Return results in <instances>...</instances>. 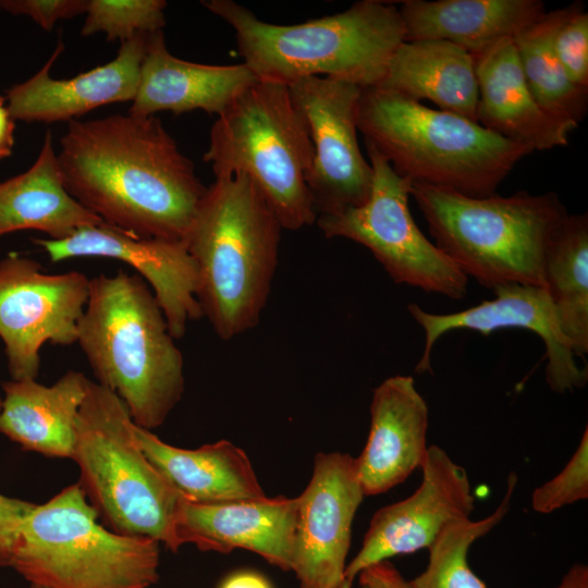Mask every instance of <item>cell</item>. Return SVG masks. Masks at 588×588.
Returning <instances> with one entry per match:
<instances>
[{"label":"cell","instance_id":"obj_37","mask_svg":"<svg viewBox=\"0 0 588 588\" xmlns=\"http://www.w3.org/2000/svg\"><path fill=\"white\" fill-rule=\"evenodd\" d=\"M553 588H588V567L584 564L573 565L564 575L559 586Z\"/></svg>","mask_w":588,"mask_h":588},{"label":"cell","instance_id":"obj_19","mask_svg":"<svg viewBox=\"0 0 588 588\" xmlns=\"http://www.w3.org/2000/svg\"><path fill=\"white\" fill-rule=\"evenodd\" d=\"M428 406L411 376H393L373 391L370 430L355 469L365 497L383 493L421 468L427 456Z\"/></svg>","mask_w":588,"mask_h":588},{"label":"cell","instance_id":"obj_18","mask_svg":"<svg viewBox=\"0 0 588 588\" xmlns=\"http://www.w3.org/2000/svg\"><path fill=\"white\" fill-rule=\"evenodd\" d=\"M150 34L122 41L115 58L69 79H54L50 70L63 51L60 40L44 66L12 86L5 102L14 120L53 123L72 121L108 103L133 101Z\"/></svg>","mask_w":588,"mask_h":588},{"label":"cell","instance_id":"obj_28","mask_svg":"<svg viewBox=\"0 0 588 588\" xmlns=\"http://www.w3.org/2000/svg\"><path fill=\"white\" fill-rule=\"evenodd\" d=\"M517 483L513 471L506 482L502 501L489 516L479 520H461L448 526L429 547L426 569L406 581L387 561L359 574L360 585L373 588H487L467 562L471 544L492 530L507 514Z\"/></svg>","mask_w":588,"mask_h":588},{"label":"cell","instance_id":"obj_35","mask_svg":"<svg viewBox=\"0 0 588 588\" xmlns=\"http://www.w3.org/2000/svg\"><path fill=\"white\" fill-rule=\"evenodd\" d=\"M14 121L5 103V98L0 97V161L12 154L15 143Z\"/></svg>","mask_w":588,"mask_h":588},{"label":"cell","instance_id":"obj_2","mask_svg":"<svg viewBox=\"0 0 588 588\" xmlns=\"http://www.w3.org/2000/svg\"><path fill=\"white\" fill-rule=\"evenodd\" d=\"M97 382L114 392L138 427H160L184 392V362L152 291L119 270L89 279L77 342Z\"/></svg>","mask_w":588,"mask_h":588},{"label":"cell","instance_id":"obj_13","mask_svg":"<svg viewBox=\"0 0 588 588\" xmlns=\"http://www.w3.org/2000/svg\"><path fill=\"white\" fill-rule=\"evenodd\" d=\"M420 469L422 480L412 495L373 514L360 550L346 565V579L390 558L429 549L448 526L470 518L475 498L462 466L430 445Z\"/></svg>","mask_w":588,"mask_h":588},{"label":"cell","instance_id":"obj_10","mask_svg":"<svg viewBox=\"0 0 588 588\" xmlns=\"http://www.w3.org/2000/svg\"><path fill=\"white\" fill-rule=\"evenodd\" d=\"M365 146L373 171L368 200L359 207L319 215V229L327 237L347 238L368 248L395 283L463 298L468 278L425 237L412 217V183L400 176L371 143L365 140Z\"/></svg>","mask_w":588,"mask_h":588},{"label":"cell","instance_id":"obj_38","mask_svg":"<svg viewBox=\"0 0 588 588\" xmlns=\"http://www.w3.org/2000/svg\"><path fill=\"white\" fill-rule=\"evenodd\" d=\"M352 583L353 581L345 579L338 588H352ZM362 588H373V587L368 586V585H362Z\"/></svg>","mask_w":588,"mask_h":588},{"label":"cell","instance_id":"obj_30","mask_svg":"<svg viewBox=\"0 0 588 588\" xmlns=\"http://www.w3.org/2000/svg\"><path fill=\"white\" fill-rule=\"evenodd\" d=\"M163 0H87L83 36L103 33L107 40H128L139 34L162 30Z\"/></svg>","mask_w":588,"mask_h":588},{"label":"cell","instance_id":"obj_16","mask_svg":"<svg viewBox=\"0 0 588 588\" xmlns=\"http://www.w3.org/2000/svg\"><path fill=\"white\" fill-rule=\"evenodd\" d=\"M493 291V299L453 314H431L416 304L407 306L425 332V346L416 371H431L432 348L449 331L473 330L487 335L500 329H526L535 332L544 343L548 359L546 380L550 388L558 393L583 388L588 379L587 367L581 368L577 364L546 289L512 283Z\"/></svg>","mask_w":588,"mask_h":588},{"label":"cell","instance_id":"obj_39","mask_svg":"<svg viewBox=\"0 0 588 588\" xmlns=\"http://www.w3.org/2000/svg\"><path fill=\"white\" fill-rule=\"evenodd\" d=\"M29 588H49V587L37 585V584H30Z\"/></svg>","mask_w":588,"mask_h":588},{"label":"cell","instance_id":"obj_11","mask_svg":"<svg viewBox=\"0 0 588 588\" xmlns=\"http://www.w3.org/2000/svg\"><path fill=\"white\" fill-rule=\"evenodd\" d=\"M88 294L83 272L45 273L38 261L17 254L0 260V339L12 380L38 377L46 342H77Z\"/></svg>","mask_w":588,"mask_h":588},{"label":"cell","instance_id":"obj_32","mask_svg":"<svg viewBox=\"0 0 588 588\" xmlns=\"http://www.w3.org/2000/svg\"><path fill=\"white\" fill-rule=\"evenodd\" d=\"M554 52L569 81L588 91V13L574 2L555 30Z\"/></svg>","mask_w":588,"mask_h":588},{"label":"cell","instance_id":"obj_40","mask_svg":"<svg viewBox=\"0 0 588 588\" xmlns=\"http://www.w3.org/2000/svg\"><path fill=\"white\" fill-rule=\"evenodd\" d=\"M1 406H2V397H0V411H1Z\"/></svg>","mask_w":588,"mask_h":588},{"label":"cell","instance_id":"obj_12","mask_svg":"<svg viewBox=\"0 0 588 588\" xmlns=\"http://www.w3.org/2000/svg\"><path fill=\"white\" fill-rule=\"evenodd\" d=\"M287 87L307 121L314 146L307 186L317 215L364 205L371 193L373 171L357 139L363 88L351 82L320 76L304 77Z\"/></svg>","mask_w":588,"mask_h":588},{"label":"cell","instance_id":"obj_23","mask_svg":"<svg viewBox=\"0 0 588 588\" xmlns=\"http://www.w3.org/2000/svg\"><path fill=\"white\" fill-rule=\"evenodd\" d=\"M89 379L69 370L52 385L35 380L2 382L0 432L24 451L72 458L76 420Z\"/></svg>","mask_w":588,"mask_h":588},{"label":"cell","instance_id":"obj_24","mask_svg":"<svg viewBox=\"0 0 588 588\" xmlns=\"http://www.w3.org/2000/svg\"><path fill=\"white\" fill-rule=\"evenodd\" d=\"M134 433L150 463L189 501L220 503L266 495L246 453L228 440L182 449L137 425Z\"/></svg>","mask_w":588,"mask_h":588},{"label":"cell","instance_id":"obj_20","mask_svg":"<svg viewBox=\"0 0 588 588\" xmlns=\"http://www.w3.org/2000/svg\"><path fill=\"white\" fill-rule=\"evenodd\" d=\"M259 78L243 62L209 65L179 59L167 49L162 30L149 35L136 95L128 113L150 117L203 110L220 115Z\"/></svg>","mask_w":588,"mask_h":588},{"label":"cell","instance_id":"obj_9","mask_svg":"<svg viewBox=\"0 0 588 588\" xmlns=\"http://www.w3.org/2000/svg\"><path fill=\"white\" fill-rule=\"evenodd\" d=\"M79 483L24 518L12 566L49 588H149L159 579V542L112 531L98 522Z\"/></svg>","mask_w":588,"mask_h":588},{"label":"cell","instance_id":"obj_26","mask_svg":"<svg viewBox=\"0 0 588 588\" xmlns=\"http://www.w3.org/2000/svg\"><path fill=\"white\" fill-rule=\"evenodd\" d=\"M101 223L64 188L49 130L33 166L0 182V237L36 230L50 240H62L81 228Z\"/></svg>","mask_w":588,"mask_h":588},{"label":"cell","instance_id":"obj_14","mask_svg":"<svg viewBox=\"0 0 588 588\" xmlns=\"http://www.w3.org/2000/svg\"><path fill=\"white\" fill-rule=\"evenodd\" d=\"M365 494L355 460L320 452L298 499L292 567L299 588H338L345 578L352 524Z\"/></svg>","mask_w":588,"mask_h":588},{"label":"cell","instance_id":"obj_31","mask_svg":"<svg viewBox=\"0 0 588 588\" xmlns=\"http://www.w3.org/2000/svg\"><path fill=\"white\" fill-rule=\"evenodd\" d=\"M587 498L588 428L586 427L576 451L565 467L534 490L531 507L537 513L548 514Z\"/></svg>","mask_w":588,"mask_h":588},{"label":"cell","instance_id":"obj_27","mask_svg":"<svg viewBox=\"0 0 588 588\" xmlns=\"http://www.w3.org/2000/svg\"><path fill=\"white\" fill-rule=\"evenodd\" d=\"M544 289L576 357L588 353V216L568 215L544 256Z\"/></svg>","mask_w":588,"mask_h":588},{"label":"cell","instance_id":"obj_3","mask_svg":"<svg viewBox=\"0 0 588 588\" xmlns=\"http://www.w3.org/2000/svg\"><path fill=\"white\" fill-rule=\"evenodd\" d=\"M281 229L246 174L218 176L207 187L185 243L197 268L203 316L220 339L258 323L277 270Z\"/></svg>","mask_w":588,"mask_h":588},{"label":"cell","instance_id":"obj_1","mask_svg":"<svg viewBox=\"0 0 588 588\" xmlns=\"http://www.w3.org/2000/svg\"><path fill=\"white\" fill-rule=\"evenodd\" d=\"M66 192L114 229L185 242L207 187L154 115L72 120L57 154Z\"/></svg>","mask_w":588,"mask_h":588},{"label":"cell","instance_id":"obj_29","mask_svg":"<svg viewBox=\"0 0 588 588\" xmlns=\"http://www.w3.org/2000/svg\"><path fill=\"white\" fill-rule=\"evenodd\" d=\"M566 12L567 7L546 12L513 40L538 105L556 119L578 125L587 113L588 91L569 81L553 48L555 30Z\"/></svg>","mask_w":588,"mask_h":588},{"label":"cell","instance_id":"obj_4","mask_svg":"<svg viewBox=\"0 0 588 588\" xmlns=\"http://www.w3.org/2000/svg\"><path fill=\"white\" fill-rule=\"evenodd\" d=\"M201 4L234 29L244 63L260 81L289 85L320 76L373 87L405 41L400 10L390 1L362 0L345 11L294 25L261 21L233 0Z\"/></svg>","mask_w":588,"mask_h":588},{"label":"cell","instance_id":"obj_17","mask_svg":"<svg viewBox=\"0 0 588 588\" xmlns=\"http://www.w3.org/2000/svg\"><path fill=\"white\" fill-rule=\"evenodd\" d=\"M298 499L267 495L220 503L183 497L176 535L180 546L229 553L244 549L284 572L292 567Z\"/></svg>","mask_w":588,"mask_h":588},{"label":"cell","instance_id":"obj_5","mask_svg":"<svg viewBox=\"0 0 588 588\" xmlns=\"http://www.w3.org/2000/svg\"><path fill=\"white\" fill-rule=\"evenodd\" d=\"M357 128L412 184L470 197L495 194L532 151L462 115L373 86L362 89Z\"/></svg>","mask_w":588,"mask_h":588},{"label":"cell","instance_id":"obj_21","mask_svg":"<svg viewBox=\"0 0 588 588\" xmlns=\"http://www.w3.org/2000/svg\"><path fill=\"white\" fill-rule=\"evenodd\" d=\"M477 122L531 151L564 147L578 125L542 109L525 81L513 39H502L475 56Z\"/></svg>","mask_w":588,"mask_h":588},{"label":"cell","instance_id":"obj_25","mask_svg":"<svg viewBox=\"0 0 588 588\" xmlns=\"http://www.w3.org/2000/svg\"><path fill=\"white\" fill-rule=\"evenodd\" d=\"M377 87L477 122L475 56L446 40L403 41ZM478 123V122H477Z\"/></svg>","mask_w":588,"mask_h":588},{"label":"cell","instance_id":"obj_8","mask_svg":"<svg viewBox=\"0 0 588 588\" xmlns=\"http://www.w3.org/2000/svg\"><path fill=\"white\" fill-rule=\"evenodd\" d=\"M313 158L307 121L287 85L260 79L218 115L204 155L216 177L246 174L287 230L317 220L307 186Z\"/></svg>","mask_w":588,"mask_h":588},{"label":"cell","instance_id":"obj_34","mask_svg":"<svg viewBox=\"0 0 588 588\" xmlns=\"http://www.w3.org/2000/svg\"><path fill=\"white\" fill-rule=\"evenodd\" d=\"M34 506L0 493V567L12 566L22 523Z\"/></svg>","mask_w":588,"mask_h":588},{"label":"cell","instance_id":"obj_22","mask_svg":"<svg viewBox=\"0 0 588 588\" xmlns=\"http://www.w3.org/2000/svg\"><path fill=\"white\" fill-rule=\"evenodd\" d=\"M400 3L405 41L446 40L473 56L502 39H514L546 13L540 0H404Z\"/></svg>","mask_w":588,"mask_h":588},{"label":"cell","instance_id":"obj_6","mask_svg":"<svg viewBox=\"0 0 588 588\" xmlns=\"http://www.w3.org/2000/svg\"><path fill=\"white\" fill-rule=\"evenodd\" d=\"M411 196L436 246L467 278L492 290L512 283L544 287L546 252L568 216L555 193L470 197L412 184Z\"/></svg>","mask_w":588,"mask_h":588},{"label":"cell","instance_id":"obj_7","mask_svg":"<svg viewBox=\"0 0 588 588\" xmlns=\"http://www.w3.org/2000/svg\"><path fill=\"white\" fill-rule=\"evenodd\" d=\"M134 425L122 400L89 380L72 456L78 483L109 529L154 539L176 552L183 495L144 454Z\"/></svg>","mask_w":588,"mask_h":588},{"label":"cell","instance_id":"obj_36","mask_svg":"<svg viewBox=\"0 0 588 588\" xmlns=\"http://www.w3.org/2000/svg\"><path fill=\"white\" fill-rule=\"evenodd\" d=\"M219 588H272V586L262 575L242 571L228 576Z\"/></svg>","mask_w":588,"mask_h":588},{"label":"cell","instance_id":"obj_15","mask_svg":"<svg viewBox=\"0 0 588 588\" xmlns=\"http://www.w3.org/2000/svg\"><path fill=\"white\" fill-rule=\"evenodd\" d=\"M32 241L52 262L102 257L134 268L150 285L173 339L182 338L188 321L203 316L197 301V268L185 242L142 238L105 223L81 228L62 240Z\"/></svg>","mask_w":588,"mask_h":588},{"label":"cell","instance_id":"obj_33","mask_svg":"<svg viewBox=\"0 0 588 588\" xmlns=\"http://www.w3.org/2000/svg\"><path fill=\"white\" fill-rule=\"evenodd\" d=\"M87 0H0V9L14 15L29 16L46 32L59 20L85 13Z\"/></svg>","mask_w":588,"mask_h":588}]
</instances>
